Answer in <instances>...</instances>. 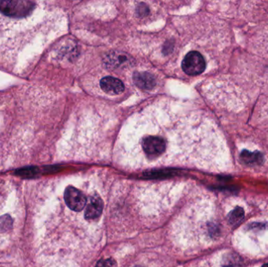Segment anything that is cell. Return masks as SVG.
I'll use <instances>...</instances> for the list:
<instances>
[{"mask_svg":"<svg viewBox=\"0 0 268 267\" xmlns=\"http://www.w3.org/2000/svg\"><path fill=\"white\" fill-rule=\"evenodd\" d=\"M262 267H268V264H265Z\"/></svg>","mask_w":268,"mask_h":267,"instance_id":"10","label":"cell"},{"mask_svg":"<svg viewBox=\"0 0 268 267\" xmlns=\"http://www.w3.org/2000/svg\"><path fill=\"white\" fill-rule=\"evenodd\" d=\"M100 86L104 93L111 95H118L123 93L124 84L119 78L114 77H104L100 80Z\"/></svg>","mask_w":268,"mask_h":267,"instance_id":"4","label":"cell"},{"mask_svg":"<svg viewBox=\"0 0 268 267\" xmlns=\"http://www.w3.org/2000/svg\"><path fill=\"white\" fill-rule=\"evenodd\" d=\"M240 159L245 165H247V166H259L263 163L264 160L263 155L261 153L258 151L250 152L247 150L242 152Z\"/></svg>","mask_w":268,"mask_h":267,"instance_id":"7","label":"cell"},{"mask_svg":"<svg viewBox=\"0 0 268 267\" xmlns=\"http://www.w3.org/2000/svg\"><path fill=\"white\" fill-rule=\"evenodd\" d=\"M244 210H243V208H236L229 214L228 221L230 223L231 225L236 227L238 224H240L243 221V219H244Z\"/></svg>","mask_w":268,"mask_h":267,"instance_id":"8","label":"cell"},{"mask_svg":"<svg viewBox=\"0 0 268 267\" xmlns=\"http://www.w3.org/2000/svg\"><path fill=\"white\" fill-rule=\"evenodd\" d=\"M133 82L136 86L144 89H152L156 85L155 77L148 72H135L133 74Z\"/></svg>","mask_w":268,"mask_h":267,"instance_id":"6","label":"cell"},{"mask_svg":"<svg viewBox=\"0 0 268 267\" xmlns=\"http://www.w3.org/2000/svg\"><path fill=\"white\" fill-rule=\"evenodd\" d=\"M64 201L68 208L75 212H80L84 209L87 202L84 194L71 186L67 187L64 191Z\"/></svg>","mask_w":268,"mask_h":267,"instance_id":"3","label":"cell"},{"mask_svg":"<svg viewBox=\"0 0 268 267\" xmlns=\"http://www.w3.org/2000/svg\"><path fill=\"white\" fill-rule=\"evenodd\" d=\"M117 264L113 259H106V260H100L98 261L97 265L95 267H116Z\"/></svg>","mask_w":268,"mask_h":267,"instance_id":"9","label":"cell"},{"mask_svg":"<svg viewBox=\"0 0 268 267\" xmlns=\"http://www.w3.org/2000/svg\"><path fill=\"white\" fill-rule=\"evenodd\" d=\"M206 60L203 55L197 51H191L184 56L182 68L187 75H200L206 69Z\"/></svg>","mask_w":268,"mask_h":267,"instance_id":"2","label":"cell"},{"mask_svg":"<svg viewBox=\"0 0 268 267\" xmlns=\"http://www.w3.org/2000/svg\"><path fill=\"white\" fill-rule=\"evenodd\" d=\"M103 207H104V204H103L102 199L97 195H93L90 198L89 204L86 209V213H85L86 220H94L100 217L102 213Z\"/></svg>","mask_w":268,"mask_h":267,"instance_id":"5","label":"cell"},{"mask_svg":"<svg viewBox=\"0 0 268 267\" xmlns=\"http://www.w3.org/2000/svg\"><path fill=\"white\" fill-rule=\"evenodd\" d=\"M141 148L149 158H157L166 152V139L156 135H148L141 139Z\"/></svg>","mask_w":268,"mask_h":267,"instance_id":"1","label":"cell"}]
</instances>
